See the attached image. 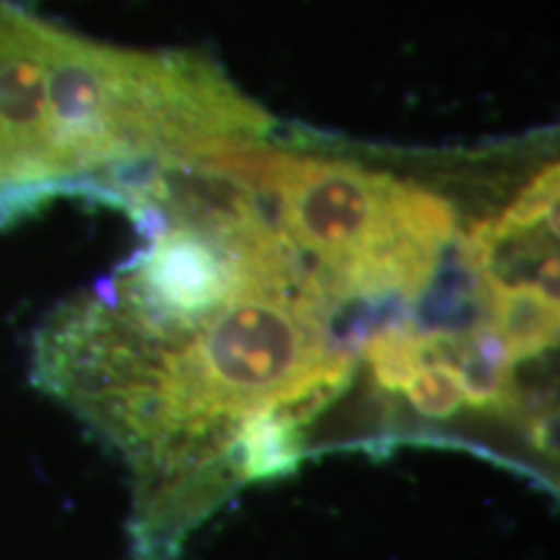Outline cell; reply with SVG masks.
Listing matches in <instances>:
<instances>
[{
  "label": "cell",
  "mask_w": 560,
  "mask_h": 560,
  "mask_svg": "<svg viewBox=\"0 0 560 560\" xmlns=\"http://www.w3.org/2000/svg\"><path fill=\"white\" fill-rule=\"evenodd\" d=\"M109 296L161 342H179L244 293L240 262L200 231L159 223L151 244L117 276Z\"/></svg>",
  "instance_id": "obj_3"
},
{
  "label": "cell",
  "mask_w": 560,
  "mask_h": 560,
  "mask_svg": "<svg viewBox=\"0 0 560 560\" xmlns=\"http://www.w3.org/2000/svg\"><path fill=\"white\" fill-rule=\"evenodd\" d=\"M206 159L276 206L285 240L317 260L322 276L314 280L330 301L420 299L454 236L452 208L439 195L348 161L262 143Z\"/></svg>",
  "instance_id": "obj_1"
},
{
  "label": "cell",
  "mask_w": 560,
  "mask_h": 560,
  "mask_svg": "<svg viewBox=\"0 0 560 560\" xmlns=\"http://www.w3.org/2000/svg\"><path fill=\"white\" fill-rule=\"evenodd\" d=\"M465 257L482 293L529 289L558 301V164L537 174L499 219L480 223Z\"/></svg>",
  "instance_id": "obj_4"
},
{
  "label": "cell",
  "mask_w": 560,
  "mask_h": 560,
  "mask_svg": "<svg viewBox=\"0 0 560 560\" xmlns=\"http://www.w3.org/2000/svg\"><path fill=\"white\" fill-rule=\"evenodd\" d=\"M109 45L0 0V210L112 174Z\"/></svg>",
  "instance_id": "obj_2"
}]
</instances>
